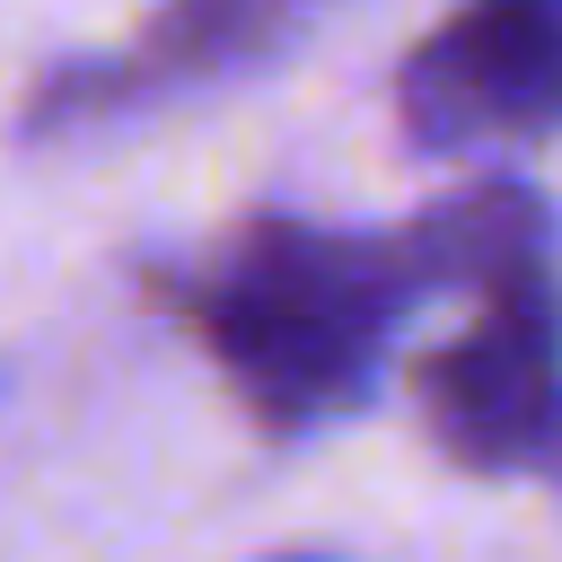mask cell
<instances>
[{"label":"cell","mask_w":562,"mask_h":562,"mask_svg":"<svg viewBox=\"0 0 562 562\" xmlns=\"http://www.w3.org/2000/svg\"><path fill=\"white\" fill-rule=\"evenodd\" d=\"M544 448H562V413H553V439H544Z\"/></svg>","instance_id":"cell-6"},{"label":"cell","mask_w":562,"mask_h":562,"mask_svg":"<svg viewBox=\"0 0 562 562\" xmlns=\"http://www.w3.org/2000/svg\"><path fill=\"white\" fill-rule=\"evenodd\" d=\"M316 9H325V0H167L123 53H97V61L53 70V79L26 97V132H70V123L149 105V97H167V88L246 70V61H263L272 44H290Z\"/></svg>","instance_id":"cell-4"},{"label":"cell","mask_w":562,"mask_h":562,"mask_svg":"<svg viewBox=\"0 0 562 562\" xmlns=\"http://www.w3.org/2000/svg\"><path fill=\"white\" fill-rule=\"evenodd\" d=\"M413 272L395 237H351V228H307V220H246L184 290V325L202 351L228 369L246 413L263 430H316L351 413L378 378V351L395 316L413 307Z\"/></svg>","instance_id":"cell-1"},{"label":"cell","mask_w":562,"mask_h":562,"mask_svg":"<svg viewBox=\"0 0 562 562\" xmlns=\"http://www.w3.org/2000/svg\"><path fill=\"white\" fill-rule=\"evenodd\" d=\"M474 299V325L422 360V413L457 465H527L562 413V281L527 263Z\"/></svg>","instance_id":"cell-3"},{"label":"cell","mask_w":562,"mask_h":562,"mask_svg":"<svg viewBox=\"0 0 562 562\" xmlns=\"http://www.w3.org/2000/svg\"><path fill=\"white\" fill-rule=\"evenodd\" d=\"M395 255L413 272V290H492L501 272H527V263H553V211L536 184L518 176H483L448 202H430L422 220L395 228Z\"/></svg>","instance_id":"cell-5"},{"label":"cell","mask_w":562,"mask_h":562,"mask_svg":"<svg viewBox=\"0 0 562 562\" xmlns=\"http://www.w3.org/2000/svg\"><path fill=\"white\" fill-rule=\"evenodd\" d=\"M395 114L430 158L562 132V0H457L404 53Z\"/></svg>","instance_id":"cell-2"}]
</instances>
